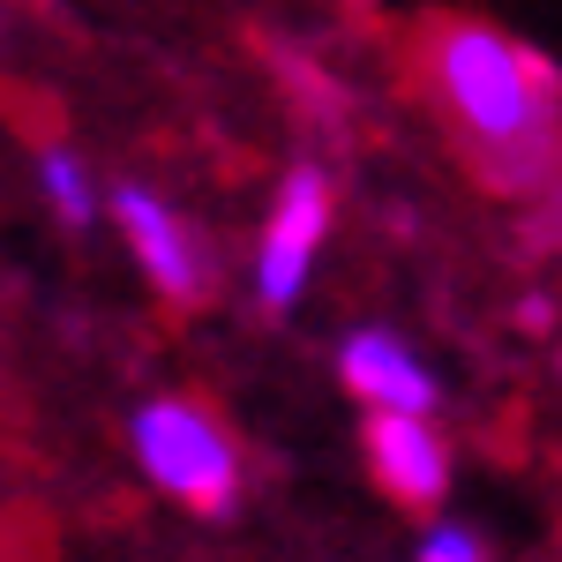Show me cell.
Returning <instances> with one entry per match:
<instances>
[{
    "instance_id": "obj_1",
    "label": "cell",
    "mask_w": 562,
    "mask_h": 562,
    "mask_svg": "<svg viewBox=\"0 0 562 562\" xmlns=\"http://www.w3.org/2000/svg\"><path fill=\"white\" fill-rule=\"evenodd\" d=\"M428 83L495 188H555L562 76L480 15H442L428 31Z\"/></svg>"
},
{
    "instance_id": "obj_2",
    "label": "cell",
    "mask_w": 562,
    "mask_h": 562,
    "mask_svg": "<svg viewBox=\"0 0 562 562\" xmlns=\"http://www.w3.org/2000/svg\"><path fill=\"white\" fill-rule=\"evenodd\" d=\"M128 450L150 473V487H166L173 503L203 510V518L233 510V495H240V450L195 397H143L128 420Z\"/></svg>"
},
{
    "instance_id": "obj_3",
    "label": "cell",
    "mask_w": 562,
    "mask_h": 562,
    "mask_svg": "<svg viewBox=\"0 0 562 562\" xmlns=\"http://www.w3.org/2000/svg\"><path fill=\"white\" fill-rule=\"evenodd\" d=\"M330 240V173L315 166H293L278 180L270 211H262V233H256V256H248V285H256V307L270 315H293L315 278V256Z\"/></svg>"
},
{
    "instance_id": "obj_4",
    "label": "cell",
    "mask_w": 562,
    "mask_h": 562,
    "mask_svg": "<svg viewBox=\"0 0 562 562\" xmlns=\"http://www.w3.org/2000/svg\"><path fill=\"white\" fill-rule=\"evenodd\" d=\"M105 217L121 225L135 270H143L166 301L188 307V301H203V293H211V256H203L195 225H188L158 188H143V180H113V188H105Z\"/></svg>"
},
{
    "instance_id": "obj_5",
    "label": "cell",
    "mask_w": 562,
    "mask_h": 562,
    "mask_svg": "<svg viewBox=\"0 0 562 562\" xmlns=\"http://www.w3.org/2000/svg\"><path fill=\"white\" fill-rule=\"evenodd\" d=\"M338 375H346V390L368 405V413H420V420H428L435 397H442L435 368L413 352V338H397L390 323H360V330H346Z\"/></svg>"
},
{
    "instance_id": "obj_6",
    "label": "cell",
    "mask_w": 562,
    "mask_h": 562,
    "mask_svg": "<svg viewBox=\"0 0 562 562\" xmlns=\"http://www.w3.org/2000/svg\"><path fill=\"white\" fill-rule=\"evenodd\" d=\"M368 465L383 480V495L397 503H413V510H435L442 503V487H450V450H442V435L435 420L420 413H368Z\"/></svg>"
},
{
    "instance_id": "obj_7",
    "label": "cell",
    "mask_w": 562,
    "mask_h": 562,
    "mask_svg": "<svg viewBox=\"0 0 562 562\" xmlns=\"http://www.w3.org/2000/svg\"><path fill=\"white\" fill-rule=\"evenodd\" d=\"M38 195L68 233H83L90 217L105 211V195H98V180H90V158L76 150V143H45L38 150Z\"/></svg>"
},
{
    "instance_id": "obj_8",
    "label": "cell",
    "mask_w": 562,
    "mask_h": 562,
    "mask_svg": "<svg viewBox=\"0 0 562 562\" xmlns=\"http://www.w3.org/2000/svg\"><path fill=\"white\" fill-rule=\"evenodd\" d=\"M420 562H487V555H480V540L465 525H435L428 540H420Z\"/></svg>"
}]
</instances>
